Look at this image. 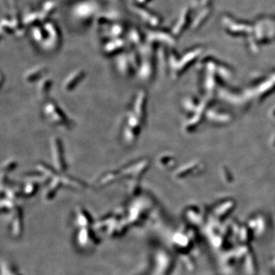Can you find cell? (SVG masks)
Masks as SVG:
<instances>
[{"label": "cell", "instance_id": "obj_1", "mask_svg": "<svg viewBox=\"0 0 275 275\" xmlns=\"http://www.w3.org/2000/svg\"><path fill=\"white\" fill-rule=\"evenodd\" d=\"M42 112L48 123L66 129L71 128L73 122L64 110L53 100L46 101L43 106Z\"/></svg>", "mask_w": 275, "mask_h": 275}, {"label": "cell", "instance_id": "obj_2", "mask_svg": "<svg viewBox=\"0 0 275 275\" xmlns=\"http://www.w3.org/2000/svg\"><path fill=\"white\" fill-rule=\"evenodd\" d=\"M143 122L131 110L126 113L125 123L122 130V139L127 146H132L138 140Z\"/></svg>", "mask_w": 275, "mask_h": 275}, {"label": "cell", "instance_id": "obj_3", "mask_svg": "<svg viewBox=\"0 0 275 275\" xmlns=\"http://www.w3.org/2000/svg\"><path fill=\"white\" fill-rule=\"evenodd\" d=\"M50 144L53 167L60 173L64 172L67 169V164L62 141L57 136H53L51 138Z\"/></svg>", "mask_w": 275, "mask_h": 275}, {"label": "cell", "instance_id": "obj_4", "mask_svg": "<svg viewBox=\"0 0 275 275\" xmlns=\"http://www.w3.org/2000/svg\"><path fill=\"white\" fill-rule=\"evenodd\" d=\"M148 163L147 160H139L128 164L120 170L122 177H130L131 179H137L141 177L147 170Z\"/></svg>", "mask_w": 275, "mask_h": 275}, {"label": "cell", "instance_id": "obj_5", "mask_svg": "<svg viewBox=\"0 0 275 275\" xmlns=\"http://www.w3.org/2000/svg\"><path fill=\"white\" fill-rule=\"evenodd\" d=\"M146 102H147L146 93L144 90H139L134 96L131 107L130 109V110L133 112L142 122H144L145 117Z\"/></svg>", "mask_w": 275, "mask_h": 275}, {"label": "cell", "instance_id": "obj_6", "mask_svg": "<svg viewBox=\"0 0 275 275\" xmlns=\"http://www.w3.org/2000/svg\"><path fill=\"white\" fill-rule=\"evenodd\" d=\"M85 74L82 71H76L71 73L64 80L62 83V89L64 91L69 93L75 90L84 80Z\"/></svg>", "mask_w": 275, "mask_h": 275}, {"label": "cell", "instance_id": "obj_7", "mask_svg": "<svg viewBox=\"0 0 275 275\" xmlns=\"http://www.w3.org/2000/svg\"><path fill=\"white\" fill-rule=\"evenodd\" d=\"M53 81L48 77H43L39 80L37 85V93L41 98H46L49 95L52 88Z\"/></svg>", "mask_w": 275, "mask_h": 275}, {"label": "cell", "instance_id": "obj_8", "mask_svg": "<svg viewBox=\"0 0 275 275\" xmlns=\"http://www.w3.org/2000/svg\"><path fill=\"white\" fill-rule=\"evenodd\" d=\"M44 71L43 68H35L28 71L25 75V80L28 83L38 82L43 78Z\"/></svg>", "mask_w": 275, "mask_h": 275}, {"label": "cell", "instance_id": "obj_9", "mask_svg": "<svg viewBox=\"0 0 275 275\" xmlns=\"http://www.w3.org/2000/svg\"><path fill=\"white\" fill-rule=\"evenodd\" d=\"M119 177H122L119 170H112V171L107 172L106 174H103L100 177L99 183L101 185H106V184H108V183H112V182H114L115 180H116Z\"/></svg>", "mask_w": 275, "mask_h": 275}, {"label": "cell", "instance_id": "obj_10", "mask_svg": "<svg viewBox=\"0 0 275 275\" xmlns=\"http://www.w3.org/2000/svg\"><path fill=\"white\" fill-rule=\"evenodd\" d=\"M17 167V163L14 160H7L3 163L2 167V174H7L8 172H11Z\"/></svg>", "mask_w": 275, "mask_h": 275}]
</instances>
